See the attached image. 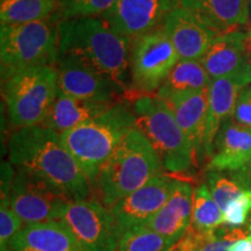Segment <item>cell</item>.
<instances>
[{
	"label": "cell",
	"mask_w": 251,
	"mask_h": 251,
	"mask_svg": "<svg viewBox=\"0 0 251 251\" xmlns=\"http://www.w3.org/2000/svg\"><path fill=\"white\" fill-rule=\"evenodd\" d=\"M8 159L63 191L71 200H87L90 181L62 142L61 134L45 125L14 129L8 139Z\"/></svg>",
	"instance_id": "1"
},
{
	"label": "cell",
	"mask_w": 251,
	"mask_h": 251,
	"mask_svg": "<svg viewBox=\"0 0 251 251\" xmlns=\"http://www.w3.org/2000/svg\"><path fill=\"white\" fill-rule=\"evenodd\" d=\"M58 58L71 57L114 81L122 91L130 89L131 40L114 31L100 17L58 23Z\"/></svg>",
	"instance_id": "2"
},
{
	"label": "cell",
	"mask_w": 251,
	"mask_h": 251,
	"mask_svg": "<svg viewBox=\"0 0 251 251\" xmlns=\"http://www.w3.org/2000/svg\"><path fill=\"white\" fill-rule=\"evenodd\" d=\"M133 128V108L127 102H115L103 114L62 133L61 139L90 184H96L102 166Z\"/></svg>",
	"instance_id": "3"
},
{
	"label": "cell",
	"mask_w": 251,
	"mask_h": 251,
	"mask_svg": "<svg viewBox=\"0 0 251 251\" xmlns=\"http://www.w3.org/2000/svg\"><path fill=\"white\" fill-rule=\"evenodd\" d=\"M163 164L142 131L133 128L102 166L98 177L101 203L112 207L153 177L162 175Z\"/></svg>",
	"instance_id": "4"
},
{
	"label": "cell",
	"mask_w": 251,
	"mask_h": 251,
	"mask_svg": "<svg viewBox=\"0 0 251 251\" xmlns=\"http://www.w3.org/2000/svg\"><path fill=\"white\" fill-rule=\"evenodd\" d=\"M133 111L135 127L148 139L163 168L174 174L186 172L196 161V152L170 107L157 96L141 94Z\"/></svg>",
	"instance_id": "5"
},
{
	"label": "cell",
	"mask_w": 251,
	"mask_h": 251,
	"mask_svg": "<svg viewBox=\"0 0 251 251\" xmlns=\"http://www.w3.org/2000/svg\"><path fill=\"white\" fill-rule=\"evenodd\" d=\"M58 23L49 18L35 23L1 26V80L35 67H56L58 61Z\"/></svg>",
	"instance_id": "6"
},
{
	"label": "cell",
	"mask_w": 251,
	"mask_h": 251,
	"mask_svg": "<svg viewBox=\"0 0 251 251\" xmlns=\"http://www.w3.org/2000/svg\"><path fill=\"white\" fill-rule=\"evenodd\" d=\"M57 94L56 67L24 69L2 80V98L14 129L45 124Z\"/></svg>",
	"instance_id": "7"
},
{
	"label": "cell",
	"mask_w": 251,
	"mask_h": 251,
	"mask_svg": "<svg viewBox=\"0 0 251 251\" xmlns=\"http://www.w3.org/2000/svg\"><path fill=\"white\" fill-rule=\"evenodd\" d=\"M179 59L163 26L135 37L129 56L130 89L143 94L157 92Z\"/></svg>",
	"instance_id": "8"
},
{
	"label": "cell",
	"mask_w": 251,
	"mask_h": 251,
	"mask_svg": "<svg viewBox=\"0 0 251 251\" xmlns=\"http://www.w3.org/2000/svg\"><path fill=\"white\" fill-rule=\"evenodd\" d=\"M83 251H117L122 231L111 209L96 200H71L58 220Z\"/></svg>",
	"instance_id": "9"
},
{
	"label": "cell",
	"mask_w": 251,
	"mask_h": 251,
	"mask_svg": "<svg viewBox=\"0 0 251 251\" xmlns=\"http://www.w3.org/2000/svg\"><path fill=\"white\" fill-rule=\"evenodd\" d=\"M70 201L67 194L47 180L15 170L11 207L25 225L58 221Z\"/></svg>",
	"instance_id": "10"
},
{
	"label": "cell",
	"mask_w": 251,
	"mask_h": 251,
	"mask_svg": "<svg viewBox=\"0 0 251 251\" xmlns=\"http://www.w3.org/2000/svg\"><path fill=\"white\" fill-rule=\"evenodd\" d=\"M179 0H118L101 17L113 30L134 40L161 27Z\"/></svg>",
	"instance_id": "11"
},
{
	"label": "cell",
	"mask_w": 251,
	"mask_h": 251,
	"mask_svg": "<svg viewBox=\"0 0 251 251\" xmlns=\"http://www.w3.org/2000/svg\"><path fill=\"white\" fill-rule=\"evenodd\" d=\"M178 181L169 176H157L139 190L109 207L117 218L122 235L127 230L146 225L165 205Z\"/></svg>",
	"instance_id": "12"
},
{
	"label": "cell",
	"mask_w": 251,
	"mask_h": 251,
	"mask_svg": "<svg viewBox=\"0 0 251 251\" xmlns=\"http://www.w3.org/2000/svg\"><path fill=\"white\" fill-rule=\"evenodd\" d=\"M58 92L97 102H115L120 86L102 74L71 57H59L56 64Z\"/></svg>",
	"instance_id": "13"
},
{
	"label": "cell",
	"mask_w": 251,
	"mask_h": 251,
	"mask_svg": "<svg viewBox=\"0 0 251 251\" xmlns=\"http://www.w3.org/2000/svg\"><path fill=\"white\" fill-rule=\"evenodd\" d=\"M251 84V69L228 77L212 79L209 85L208 115H207L203 152L213 155L214 142L222 124L233 118L235 107L243 89Z\"/></svg>",
	"instance_id": "14"
},
{
	"label": "cell",
	"mask_w": 251,
	"mask_h": 251,
	"mask_svg": "<svg viewBox=\"0 0 251 251\" xmlns=\"http://www.w3.org/2000/svg\"><path fill=\"white\" fill-rule=\"evenodd\" d=\"M162 26L174 43L180 59L200 61L212 41L219 35V33L181 6L166 15Z\"/></svg>",
	"instance_id": "15"
},
{
	"label": "cell",
	"mask_w": 251,
	"mask_h": 251,
	"mask_svg": "<svg viewBox=\"0 0 251 251\" xmlns=\"http://www.w3.org/2000/svg\"><path fill=\"white\" fill-rule=\"evenodd\" d=\"M249 31L236 29L219 34L200 59L211 79L228 77L251 69Z\"/></svg>",
	"instance_id": "16"
},
{
	"label": "cell",
	"mask_w": 251,
	"mask_h": 251,
	"mask_svg": "<svg viewBox=\"0 0 251 251\" xmlns=\"http://www.w3.org/2000/svg\"><path fill=\"white\" fill-rule=\"evenodd\" d=\"M193 196L192 185L179 180L165 205L144 226L177 244L192 224Z\"/></svg>",
	"instance_id": "17"
},
{
	"label": "cell",
	"mask_w": 251,
	"mask_h": 251,
	"mask_svg": "<svg viewBox=\"0 0 251 251\" xmlns=\"http://www.w3.org/2000/svg\"><path fill=\"white\" fill-rule=\"evenodd\" d=\"M251 159V128L233 118L222 124L214 142L208 169L211 171H240Z\"/></svg>",
	"instance_id": "18"
},
{
	"label": "cell",
	"mask_w": 251,
	"mask_h": 251,
	"mask_svg": "<svg viewBox=\"0 0 251 251\" xmlns=\"http://www.w3.org/2000/svg\"><path fill=\"white\" fill-rule=\"evenodd\" d=\"M209 87L199 92L177 94L162 99L174 113L178 125L192 144L196 157L203 152Z\"/></svg>",
	"instance_id": "19"
},
{
	"label": "cell",
	"mask_w": 251,
	"mask_h": 251,
	"mask_svg": "<svg viewBox=\"0 0 251 251\" xmlns=\"http://www.w3.org/2000/svg\"><path fill=\"white\" fill-rule=\"evenodd\" d=\"M179 2L181 7L219 34L240 29L249 24L247 0H179Z\"/></svg>",
	"instance_id": "20"
},
{
	"label": "cell",
	"mask_w": 251,
	"mask_h": 251,
	"mask_svg": "<svg viewBox=\"0 0 251 251\" xmlns=\"http://www.w3.org/2000/svg\"><path fill=\"white\" fill-rule=\"evenodd\" d=\"M9 251H83L69 229L59 221L25 225L12 240Z\"/></svg>",
	"instance_id": "21"
},
{
	"label": "cell",
	"mask_w": 251,
	"mask_h": 251,
	"mask_svg": "<svg viewBox=\"0 0 251 251\" xmlns=\"http://www.w3.org/2000/svg\"><path fill=\"white\" fill-rule=\"evenodd\" d=\"M114 103L90 101L58 92L57 98L43 125L62 134L103 114Z\"/></svg>",
	"instance_id": "22"
},
{
	"label": "cell",
	"mask_w": 251,
	"mask_h": 251,
	"mask_svg": "<svg viewBox=\"0 0 251 251\" xmlns=\"http://www.w3.org/2000/svg\"><path fill=\"white\" fill-rule=\"evenodd\" d=\"M211 81V77L207 74L201 62L179 59L163 85L157 91L156 96L159 99H165L177 94L199 92L208 89Z\"/></svg>",
	"instance_id": "23"
},
{
	"label": "cell",
	"mask_w": 251,
	"mask_h": 251,
	"mask_svg": "<svg viewBox=\"0 0 251 251\" xmlns=\"http://www.w3.org/2000/svg\"><path fill=\"white\" fill-rule=\"evenodd\" d=\"M246 236V230L238 228L200 231L191 226L174 251H229L231 244Z\"/></svg>",
	"instance_id": "24"
},
{
	"label": "cell",
	"mask_w": 251,
	"mask_h": 251,
	"mask_svg": "<svg viewBox=\"0 0 251 251\" xmlns=\"http://www.w3.org/2000/svg\"><path fill=\"white\" fill-rule=\"evenodd\" d=\"M58 7L57 0H1V26L35 23L51 18Z\"/></svg>",
	"instance_id": "25"
},
{
	"label": "cell",
	"mask_w": 251,
	"mask_h": 251,
	"mask_svg": "<svg viewBox=\"0 0 251 251\" xmlns=\"http://www.w3.org/2000/svg\"><path fill=\"white\" fill-rule=\"evenodd\" d=\"M224 224V213L212 197L209 187L206 184L199 185L194 190L192 224L194 229L207 231L216 229Z\"/></svg>",
	"instance_id": "26"
},
{
	"label": "cell",
	"mask_w": 251,
	"mask_h": 251,
	"mask_svg": "<svg viewBox=\"0 0 251 251\" xmlns=\"http://www.w3.org/2000/svg\"><path fill=\"white\" fill-rule=\"evenodd\" d=\"M175 244L146 226L127 230L122 235L117 251H166Z\"/></svg>",
	"instance_id": "27"
},
{
	"label": "cell",
	"mask_w": 251,
	"mask_h": 251,
	"mask_svg": "<svg viewBox=\"0 0 251 251\" xmlns=\"http://www.w3.org/2000/svg\"><path fill=\"white\" fill-rule=\"evenodd\" d=\"M58 7L52 19L56 23L79 18L101 17L118 0H57Z\"/></svg>",
	"instance_id": "28"
},
{
	"label": "cell",
	"mask_w": 251,
	"mask_h": 251,
	"mask_svg": "<svg viewBox=\"0 0 251 251\" xmlns=\"http://www.w3.org/2000/svg\"><path fill=\"white\" fill-rule=\"evenodd\" d=\"M208 187L215 202L221 208L222 213L231 200L235 199L244 188L242 184L236 179H229L228 177L221 175L219 171H211L207 177Z\"/></svg>",
	"instance_id": "29"
},
{
	"label": "cell",
	"mask_w": 251,
	"mask_h": 251,
	"mask_svg": "<svg viewBox=\"0 0 251 251\" xmlns=\"http://www.w3.org/2000/svg\"><path fill=\"white\" fill-rule=\"evenodd\" d=\"M251 212V188H244L235 199L229 202L224 211V225L240 227L247 222Z\"/></svg>",
	"instance_id": "30"
},
{
	"label": "cell",
	"mask_w": 251,
	"mask_h": 251,
	"mask_svg": "<svg viewBox=\"0 0 251 251\" xmlns=\"http://www.w3.org/2000/svg\"><path fill=\"white\" fill-rule=\"evenodd\" d=\"M21 219L15 214L11 205L0 206V249L9 251L12 240L23 229Z\"/></svg>",
	"instance_id": "31"
},
{
	"label": "cell",
	"mask_w": 251,
	"mask_h": 251,
	"mask_svg": "<svg viewBox=\"0 0 251 251\" xmlns=\"http://www.w3.org/2000/svg\"><path fill=\"white\" fill-rule=\"evenodd\" d=\"M233 119L238 124L251 128V84L243 89L238 97Z\"/></svg>",
	"instance_id": "32"
},
{
	"label": "cell",
	"mask_w": 251,
	"mask_h": 251,
	"mask_svg": "<svg viewBox=\"0 0 251 251\" xmlns=\"http://www.w3.org/2000/svg\"><path fill=\"white\" fill-rule=\"evenodd\" d=\"M238 183H241L244 187L251 188V159L248 163L246 168H243L242 170H240V175L237 178H235Z\"/></svg>",
	"instance_id": "33"
},
{
	"label": "cell",
	"mask_w": 251,
	"mask_h": 251,
	"mask_svg": "<svg viewBox=\"0 0 251 251\" xmlns=\"http://www.w3.org/2000/svg\"><path fill=\"white\" fill-rule=\"evenodd\" d=\"M229 251H251V235H248L234 242Z\"/></svg>",
	"instance_id": "34"
},
{
	"label": "cell",
	"mask_w": 251,
	"mask_h": 251,
	"mask_svg": "<svg viewBox=\"0 0 251 251\" xmlns=\"http://www.w3.org/2000/svg\"><path fill=\"white\" fill-rule=\"evenodd\" d=\"M248 46H249V50L251 52V30H249V39H248Z\"/></svg>",
	"instance_id": "35"
},
{
	"label": "cell",
	"mask_w": 251,
	"mask_h": 251,
	"mask_svg": "<svg viewBox=\"0 0 251 251\" xmlns=\"http://www.w3.org/2000/svg\"><path fill=\"white\" fill-rule=\"evenodd\" d=\"M249 5H250V8H251V0H249Z\"/></svg>",
	"instance_id": "36"
}]
</instances>
